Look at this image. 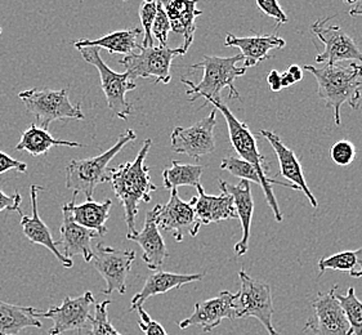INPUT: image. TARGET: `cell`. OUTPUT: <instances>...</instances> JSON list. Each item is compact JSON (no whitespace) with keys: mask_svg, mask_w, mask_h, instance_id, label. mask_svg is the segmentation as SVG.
<instances>
[{"mask_svg":"<svg viewBox=\"0 0 362 335\" xmlns=\"http://www.w3.org/2000/svg\"><path fill=\"white\" fill-rule=\"evenodd\" d=\"M153 141L145 139L144 146L139 150L136 159L120 164L110 169V182L116 197L124 206L125 222L128 227L127 237L137 233L136 218L139 204L151 201V192L158 187L153 184L150 177V168L145 165L147 153L151 150Z\"/></svg>","mask_w":362,"mask_h":335,"instance_id":"obj_1","label":"cell"},{"mask_svg":"<svg viewBox=\"0 0 362 335\" xmlns=\"http://www.w3.org/2000/svg\"><path fill=\"white\" fill-rule=\"evenodd\" d=\"M302 69L311 73L317 81V93L327 109L333 110L335 124L341 125V109L349 105L358 109L361 101L362 65L355 61L326 64L324 67L303 65Z\"/></svg>","mask_w":362,"mask_h":335,"instance_id":"obj_2","label":"cell"},{"mask_svg":"<svg viewBox=\"0 0 362 335\" xmlns=\"http://www.w3.org/2000/svg\"><path fill=\"white\" fill-rule=\"evenodd\" d=\"M206 102L211 103L216 110L221 111L222 115L225 117L232 146L235 148V151L239 153V156L243 160L247 161L249 164H252L255 168V170L261 177V187L263 189L268 205L275 216L276 222H279V223L283 222V214L280 211L279 203L276 200L275 194H274V189L271 184H279V186H283L286 189H297V191H299V189L290 182H281V181H276L275 178H268L267 173L269 172V165L264 159V156H262L261 153L258 151L257 141H255L253 133L249 129L247 123L238 120V117L232 114L231 110L222 102V100H206Z\"/></svg>","mask_w":362,"mask_h":335,"instance_id":"obj_3","label":"cell"},{"mask_svg":"<svg viewBox=\"0 0 362 335\" xmlns=\"http://www.w3.org/2000/svg\"><path fill=\"white\" fill-rule=\"evenodd\" d=\"M244 61L243 54L233 57H216L204 56L203 61L191 66L195 70H203V79L199 84L182 78L181 81L187 86L186 95H189V101H195L203 97L204 100H222L221 92L228 88V98L240 100L239 90L235 88V81L247 73L244 66H238Z\"/></svg>","mask_w":362,"mask_h":335,"instance_id":"obj_4","label":"cell"},{"mask_svg":"<svg viewBox=\"0 0 362 335\" xmlns=\"http://www.w3.org/2000/svg\"><path fill=\"white\" fill-rule=\"evenodd\" d=\"M137 139L133 129H128L116 141L115 145L95 158L71 160L66 167V187L74 192H83L87 200L93 196L100 183L110 182V161L123 150L127 143Z\"/></svg>","mask_w":362,"mask_h":335,"instance_id":"obj_5","label":"cell"},{"mask_svg":"<svg viewBox=\"0 0 362 335\" xmlns=\"http://www.w3.org/2000/svg\"><path fill=\"white\" fill-rule=\"evenodd\" d=\"M18 98L25 107L39 123V127L47 129L52 122L57 120H84L86 117L81 112L80 103L73 105L67 95V89L62 88L59 90H52L45 88H31L23 90Z\"/></svg>","mask_w":362,"mask_h":335,"instance_id":"obj_6","label":"cell"},{"mask_svg":"<svg viewBox=\"0 0 362 335\" xmlns=\"http://www.w3.org/2000/svg\"><path fill=\"white\" fill-rule=\"evenodd\" d=\"M138 51L124 56L123 59H119V64L125 69V73H128L132 81L138 78H155V84H168L172 81L170 67L173 59L177 56L186 54L181 47L172 49L167 45L148 48L141 45Z\"/></svg>","mask_w":362,"mask_h":335,"instance_id":"obj_7","label":"cell"},{"mask_svg":"<svg viewBox=\"0 0 362 335\" xmlns=\"http://www.w3.org/2000/svg\"><path fill=\"white\" fill-rule=\"evenodd\" d=\"M83 59L95 66L101 78L102 90L106 95L109 109L116 117L127 120L132 114V103L127 101L125 95L137 88V84L129 79L128 73L119 74L111 70L102 59L98 47H88L78 49Z\"/></svg>","mask_w":362,"mask_h":335,"instance_id":"obj_8","label":"cell"},{"mask_svg":"<svg viewBox=\"0 0 362 335\" xmlns=\"http://www.w3.org/2000/svg\"><path fill=\"white\" fill-rule=\"evenodd\" d=\"M241 288L236 299V317H254L267 330L268 335H281L272 325L274 305L269 285L240 271Z\"/></svg>","mask_w":362,"mask_h":335,"instance_id":"obj_9","label":"cell"},{"mask_svg":"<svg viewBox=\"0 0 362 335\" xmlns=\"http://www.w3.org/2000/svg\"><path fill=\"white\" fill-rule=\"evenodd\" d=\"M93 293L86 292L78 298L66 297L59 306L51 307L48 311H37V317L49 319L53 321V327L49 335H62L67 331H83L89 329L93 316L90 308L95 305Z\"/></svg>","mask_w":362,"mask_h":335,"instance_id":"obj_10","label":"cell"},{"mask_svg":"<svg viewBox=\"0 0 362 335\" xmlns=\"http://www.w3.org/2000/svg\"><path fill=\"white\" fill-rule=\"evenodd\" d=\"M134 259V250H122L103 244L97 245L92 263L107 285L103 294L110 295L114 292L127 293V278L131 274L132 263Z\"/></svg>","mask_w":362,"mask_h":335,"instance_id":"obj_11","label":"cell"},{"mask_svg":"<svg viewBox=\"0 0 362 335\" xmlns=\"http://www.w3.org/2000/svg\"><path fill=\"white\" fill-rule=\"evenodd\" d=\"M217 110H213L203 120L189 128H174L170 139L172 150L175 153H185L189 158L199 160L202 156L216 151L214 128L217 125Z\"/></svg>","mask_w":362,"mask_h":335,"instance_id":"obj_12","label":"cell"},{"mask_svg":"<svg viewBox=\"0 0 362 335\" xmlns=\"http://www.w3.org/2000/svg\"><path fill=\"white\" fill-rule=\"evenodd\" d=\"M337 290L338 285L329 292L319 293L316 298L312 299L313 317L307 321L305 330H310L315 335H352L346 314L335 298Z\"/></svg>","mask_w":362,"mask_h":335,"instance_id":"obj_13","label":"cell"},{"mask_svg":"<svg viewBox=\"0 0 362 335\" xmlns=\"http://www.w3.org/2000/svg\"><path fill=\"white\" fill-rule=\"evenodd\" d=\"M334 16L315 22L311 26L312 33L325 45V51L316 57L317 64L327 62L330 65L344 61H360L362 65V52L355 40L348 35L341 26L326 25Z\"/></svg>","mask_w":362,"mask_h":335,"instance_id":"obj_14","label":"cell"},{"mask_svg":"<svg viewBox=\"0 0 362 335\" xmlns=\"http://www.w3.org/2000/svg\"><path fill=\"white\" fill-rule=\"evenodd\" d=\"M156 225L160 231L173 233L174 239L178 242L183 241L186 233L195 237L202 227L196 218L194 206L189 201L186 203L178 196L177 189H170L169 201L160 206Z\"/></svg>","mask_w":362,"mask_h":335,"instance_id":"obj_15","label":"cell"},{"mask_svg":"<svg viewBox=\"0 0 362 335\" xmlns=\"http://www.w3.org/2000/svg\"><path fill=\"white\" fill-rule=\"evenodd\" d=\"M236 299L238 294H232L228 290L219 293L214 298L197 302L195 311L187 319L180 322V328L200 327L204 333H210L213 329L221 325L222 321L236 319Z\"/></svg>","mask_w":362,"mask_h":335,"instance_id":"obj_16","label":"cell"},{"mask_svg":"<svg viewBox=\"0 0 362 335\" xmlns=\"http://www.w3.org/2000/svg\"><path fill=\"white\" fill-rule=\"evenodd\" d=\"M62 216L61 237L57 241V245H62L64 255L70 259L75 255H81L86 262H92L95 254L92 241L98 237V233L80 226L74 221L69 203L62 206Z\"/></svg>","mask_w":362,"mask_h":335,"instance_id":"obj_17","label":"cell"},{"mask_svg":"<svg viewBox=\"0 0 362 335\" xmlns=\"http://www.w3.org/2000/svg\"><path fill=\"white\" fill-rule=\"evenodd\" d=\"M160 206L161 205H155L153 209L147 211L145 226L141 233L127 237L128 240L137 242L138 245L141 247L144 252L142 259L146 263V266L153 271L161 269L165 258L169 257L167 245L161 236L159 227L156 225V216L159 213Z\"/></svg>","mask_w":362,"mask_h":335,"instance_id":"obj_18","label":"cell"},{"mask_svg":"<svg viewBox=\"0 0 362 335\" xmlns=\"http://www.w3.org/2000/svg\"><path fill=\"white\" fill-rule=\"evenodd\" d=\"M197 196L191 199L195 216L200 225L218 223L230 219H238V213L233 203V197L225 189H221V195H208L202 184L196 186Z\"/></svg>","mask_w":362,"mask_h":335,"instance_id":"obj_19","label":"cell"},{"mask_svg":"<svg viewBox=\"0 0 362 335\" xmlns=\"http://www.w3.org/2000/svg\"><path fill=\"white\" fill-rule=\"evenodd\" d=\"M259 133H261V136L267 139L268 142L271 143V146L274 147V150H275L276 156L280 163V175H283L285 180H288L291 184L297 186L299 191H302L307 199L310 200L313 208H317L319 203H317L316 197L313 196L310 187L307 186V181L303 175V168H302L300 160L298 159L296 153L289 147L285 146L283 141L274 131L262 129Z\"/></svg>","mask_w":362,"mask_h":335,"instance_id":"obj_20","label":"cell"},{"mask_svg":"<svg viewBox=\"0 0 362 335\" xmlns=\"http://www.w3.org/2000/svg\"><path fill=\"white\" fill-rule=\"evenodd\" d=\"M43 189V187L33 184L30 189L31 194V208L33 214L31 216H23L21 214V227L23 235L29 239L33 244L43 245L44 248L48 249L52 254L57 258L59 262L65 269H71L74 266L73 259L67 258L58 250L57 241L53 240L51 231L44 223L43 219L40 218L37 211V191Z\"/></svg>","mask_w":362,"mask_h":335,"instance_id":"obj_21","label":"cell"},{"mask_svg":"<svg viewBox=\"0 0 362 335\" xmlns=\"http://www.w3.org/2000/svg\"><path fill=\"white\" fill-rule=\"evenodd\" d=\"M156 3L161 6L168 16L172 31L185 37V43L181 48L187 53L194 42L196 18L203 15V12L196 8L199 0H156Z\"/></svg>","mask_w":362,"mask_h":335,"instance_id":"obj_22","label":"cell"},{"mask_svg":"<svg viewBox=\"0 0 362 335\" xmlns=\"http://www.w3.org/2000/svg\"><path fill=\"white\" fill-rule=\"evenodd\" d=\"M219 187L231 194V196L233 197L238 218L240 219L241 227H243V237L235 245V253L238 257H243L247 254L249 249L250 228H252V219H253L254 200L250 183L245 180H241L239 184H230L223 180H219Z\"/></svg>","mask_w":362,"mask_h":335,"instance_id":"obj_23","label":"cell"},{"mask_svg":"<svg viewBox=\"0 0 362 335\" xmlns=\"http://www.w3.org/2000/svg\"><path fill=\"white\" fill-rule=\"evenodd\" d=\"M205 274H174V272H165V271H159L150 274L147 277L144 288L141 292L137 293L131 300V311H136L138 308L145 305L146 300L159 294H165L170 292L172 289H178L183 285L191 284V283H197L203 280Z\"/></svg>","mask_w":362,"mask_h":335,"instance_id":"obj_24","label":"cell"},{"mask_svg":"<svg viewBox=\"0 0 362 335\" xmlns=\"http://www.w3.org/2000/svg\"><path fill=\"white\" fill-rule=\"evenodd\" d=\"M226 47L239 48L243 57H244V67H253L263 62L264 59H269L271 49H281L286 42L277 37L276 34L272 35H257V37H235L232 34L226 35Z\"/></svg>","mask_w":362,"mask_h":335,"instance_id":"obj_25","label":"cell"},{"mask_svg":"<svg viewBox=\"0 0 362 335\" xmlns=\"http://www.w3.org/2000/svg\"><path fill=\"white\" fill-rule=\"evenodd\" d=\"M76 192H74L73 200L69 203L74 221L80 226L89 228L98 233V236H105L107 233L106 222L110 217V211L112 206L111 199H106L102 203L93 201V199L87 200L84 204H75Z\"/></svg>","mask_w":362,"mask_h":335,"instance_id":"obj_26","label":"cell"},{"mask_svg":"<svg viewBox=\"0 0 362 335\" xmlns=\"http://www.w3.org/2000/svg\"><path fill=\"white\" fill-rule=\"evenodd\" d=\"M141 35H144V31L141 28L119 30L95 40L84 39V40L75 42L74 47L76 49L88 48V47H98L100 49H106L110 53H119V54L127 56L141 48V44L138 43V37Z\"/></svg>","mask_w":362,"mask_h":335,"instance_id":"obj_27","label":"cell"},{"mask_svg":"<svg viewBox=\"0 0 362 335\" xmlns=\"http://www.w3.org/2000/svg\"><path fill=\"white\" fill-rule=\"evenodd\" d=\"M37 314L33 307L0 302V335H18L25 329L43 328Z\"/></svg>","mask_w":362,"mask_h":335,"instance_id":"obj_28","label":"cell"},{"mask_svg":"<svg viewBox=\"0 0 362 335\" xmlns=\"http://www.w3.org/2000/svg\"><path fill=\"white\" fill-rule=\"evenodd\" d=\"M54 146L84 147L78 142H70L64 139H56L47 129H43L35 124L30 125L23 131L20 142L17 143V151H26L33 156H43Z\"/></svg>","mask_w":362,"mask_h":335,"instance_id":"obj_29","label":"cell"},{"mask_svg":"<svg viewBox=\"0 0 362 335\" xmlns=\"http://www.w3.org/2000/svg\"><path fill=\"white\" fill-rule=\"evenodd\" d=\"M205 168L203 165H192V164H181L173 160L172 167L167 168L163 172V182L164 187L168 189H178L181 186L196 187L200 184V180Z\"/></svg>","mask_w":362,"mask_h":335,"instance_id":"obj_30","label":"cell"},{"mask_svg":"<svg viewBox=\"0 0 362 335\" xmlns=\"http://www.w3.org/2000/svg\"><path fill=\"white\" fill-rule=\"evenodd\" d=\"M327 270L347 271L351 277L361 278L362 248L341 252V253L320 259V275H322Z\"/></svg>","mask_w":362,"mask_h":335,"instance_id":"obj_31","label":"cell"},{"mask_svg":"<svg viewBox=\"0 0 362 335\" xmlns=\"http://www.w3.org/2000/svg\"><path fill=\"white\" fill-rule=\"evenodd\" d=\"M335 298L346 314L352 335H362V302L357 298L355 289L349 288L346 294L335 292Z\"/></svg>","mask_w":362,"mask_h":335,"instance_id":"obj_32","label":"cell"},{"mask_svg":"<svg viewBox=\"0 0 362 335\" xmlns=\"http://www.w3.org/2000/svg\"><path fill=\"white\" fill-rule=\"evenodd\" d=\"M221 168L223 170H227L232 175L238 177L240 180H245L249 182L257 183L262 186L261 177L258 175V172L255 170V168L249 164L247 161L243 160L241 158H236L233 155L226 156L221 163Z\"/></svg>","mask_w":362,"mask_h":335,"instance_id":"obj_33","label":"cell"},{"mask_svg":"<svg viewBox=\"0 0 362 335\" xmlns=\"http://www.w3.org/2000/svg\"><path fill=\"white\" fill-rule=\"evenodd\" d=\"M111 300H105L95 305V316L88 335H123L116 330L109 319V306Z\"/></svg>","mask_w":362,"mask_h":335,"instance_id":"obj_34","label":"cell"},{"mask_svg":"<svg viewBox=\"0 0 362 335\" xmlns=\"http://www.w3.org/2000/svg\"><path fill=\"white\" fill-rule=\"evenodd\" d=\"M158 13V3L156 0H144L142 6L139 8V18L142 23L144 39L141 45L144 48L153 47V23Z\"/></svg>","mask_w":362,"mask_h":335,"instance_id":"obj_35","label":"cell"},{"mask_svg":"<svg viewBox=\"0 0 362 335\" xmlns=\"http://www.w3.org/2000/svg\"><path fill=\"white\" fill-rule=\"evenodd\" d=\"M330 156L337 165L347 167L355 160V145L347 139H341L330 148Z\"/></svg>","mask_w":362,"mask_h":335,"instance_id":"obj_36","label":"cell"},{"mask_svg":"<svg viewBox=\"0 0 362 335\" xmlns=\"http://www.w3.org/2000/svg\"><path fill=\"white\" fill-rule=\"evenodd\" d=\"M151 31H153V37L159 42L160 45L165 47L168 43L169 33L172 31V29H170L169 18H168V16L165 15L164 9L161 8L160 4H158V13H156V17H155Z\"/></svg>","mask_w":362,"mask_h":335,"instance_id":"obj_37","label":"cell"},{"mask_svg":"<svg viewBox=\"0 0 362 335\" xmlns=\"http://www.w3.org/2000/svg\"><path fill=\"white\" fill-rule=\"evenodd\" d=\"M257 6L264 15L275 18L277 26H281L284 23L289 22L288 16L279 4V0H257Z\"/></svg>","mask_w":362,"mask_h":335,"instance_id":"obj_38","label":"cell"},{"mask_svg":"<svg viewBox=\"0 0 362 335\" xmlns=\"http://www.w3.org/2000/svg\"><path fill=\"white\" fill-rule=\"evenodd\" d=\"M137 311L139 314L138 327L145 333V335H169L161 324L150 317V315L146 312L144 307L138 308Z\"/></svg>","mask_w":362,"mask_h":335,"instance_id":"obj_39","label":"cell"},{"mask_svg":"<svg viewBox=\"0 0 362 335\" xmlns=\"http://www.w3.org/2000/svg\"><path fill=\"white\" fill-rule=\"evenodd\" d=\"M9 170H16L18 173H26L28 164L16 160L12 156L0 151V175L7 173Z\"/></svg>","mask_w":362,"mask_h":335,"instance_id":"obj_40","label":"cell"},{"mask_svg":"<svg viewBox=\"0 0 362 335\" xmlns=\"http://www.w3.org/2000/svg\"><path fill=\"white\" fill-rule=\"evenodd\" d=\"M22 196L20 192L16 191L13 195H7L4 194L0 189V211H18L22 214L21 211Z\"/></svg>","mask_w":362,"mask_h":335,"instance_id":"obj_41","label":"cell"},{"mask_svg":"<svg viewBox=\"0 0 362 335\" xmlns=\"http://www.w3.org/2000/svg\"><path fill=\"white\" fill-rule=\"evenodd\" d=\"M267 83L272 92H280V90L283 89L281 74L279 73L277 70H272V71L267 75Z\"/></svg>","mask_w":362,"mask_h":335,"instance_id":"obj_42","label":"cell"},{"mask_svg":"<svg viewBox=\"0 0 362 335\" xmlns=\"http://www.w3.org/2000/svg\"><path fill=\"white\" fill-rule=\"evenodd\" d=\"M288 73L294 78V81H302V78H303V71H302V66L298 65H291L289 66V69L286 70Z\"/></svg>","mask_w":362,"mask_h":335,"instance_id":"obj_43","label":"cell"},{"mask_svg":"<svg viewBox=\"0 0 362 335\" xmlns=\"http://www.w3.org/2000/svg\"><path fill=\"white\" fill-rule=\"evenodd\" d=\"M296 83H297V81H294V78H293L288 71L281 74V84H283V88L291 87V86H294Z\"/></svg>","mask_w":362,"mask_h":335,"instance_id":"obj_44","label":"cell"},{"mask_svg":"<svg viewBox=\"0 0 362 335\" xmlns=\"http://www.w3.org/2000/svg\"><path fill=\"white\" fill-rule=\"evenodd\" d=\"M348 13L352 16V17H356V16H362V6L361 7H356L354 8V9H351Z\"/></svg>","mask_w":362,"mask_h":335,"instance_id":"obj_45","label":"cell"},{"mask_svg":"<svg viewBox=\"0 0 362 335\" xmlns=\"http://www.w3.org/2000/svg\"><path fill=\"white\" fill-rule=\"evenodd\" d=\"M344 1H346V3H348V4H355L357 0H344Z\"/></svg>","mask_w":362,"mask_h":335,"instance_id":"obj_46","label":"cell"},{"mask_svg":"<svg viewBox=\"0 0 362 335\" xmlns=\"http://www.w3.org/2000/svg\"><path fill=\"white\" fill-rule=\"evenodd\" d=\"M0 34H1V28H0Z\"/></svg>","mask_w":362,"mask_h":335,"instance_id":"obj_47","label":"cell"},{"mask_svg":"<svg viewBox=\"0 0 362 335\" xmlns=\"http://www.w3.org/2000/svg\"><path fill=\"white\" fill-rule=\"evenodd\" d=\"M124 1H128V0H124Z\"/></svg>","mask_w":362,"mask_h":335,"instance_id":"obj_48","label":"cell"}]
</instances>
